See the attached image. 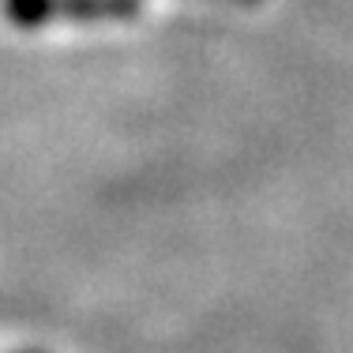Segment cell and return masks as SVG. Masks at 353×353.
Returning a JSON list of instances; mask_svg holds the SVG:
<instances>
[{"label":"cell","mask_w":353,"mask_h":353,"mask_svg":"<svg viewBox=\"0 0 353 353\" xmlns=\"http://www.w3.org/2000/svg\"><path fill=\"white\" fill-rule=\"evenodd\" d=\"M4 12L15 27H41L49 19H136L139 0H4Z\"/></svg>","instance_id":"1"},{"label":"cell","mask_w":353,"mask_h":353,"mask_svg":"<svg viewBox=\"0 0 353 353\" xmlns=\"http://www.w3.org/2000/svg\"><path fill=\"white\" fill-rule=\"evenodd\" d=\"M230 4H245L248 8V4H259V0H230Z\"/></svg>","instance_id":"2"}]
</instances>
